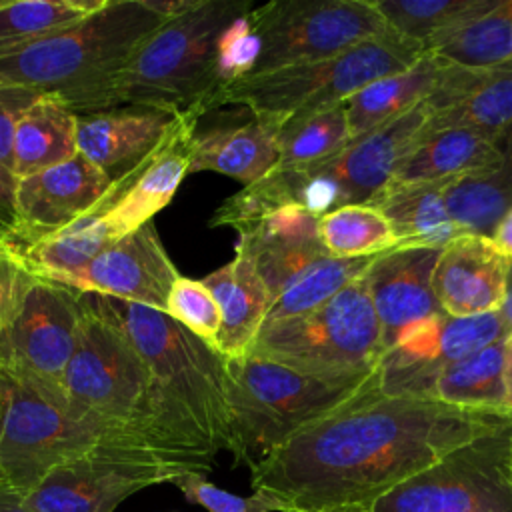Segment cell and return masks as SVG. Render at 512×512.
<instances>
[{
    "instance_id": "cell-1",
    "label": "cell",
    "mask_w": 512,
    "mask_h": 512,
    "mask_svg": "<svg viewBox=\"0 0 512 512\" xmlns=\"http://www.w3.org/2000/svg\"><path fill=\"white\" fill-rule=\"evenodd\" d=\"M510 420V412L388 396L376 382L250 464V486L276 512L368 510L460 444Z\"/></svg>"
},
{
    "instance_id": "cell-2",
    "label": "cell",
    "mask_w": 512,
    "mask_h": 512,
    "mask_svg": "<svg viewBox=\"0 0 512 512\" xmlns=\"http://www.w3.org/2000/svg\"><path fill=\"white\" fill-rule=\"evenodd\" d=\"M112 320L148 366L164 430L176 454L196 472L230 452V404L224 356L160 310L86 294Z\"/></svg>"
},
{
    "instance_id": "cell-3",
    "label": "cell",
    "mask_w": 512,
    "mask_h": 512,
    "mask_svg": "<svg viewBox=\"0 0 512 512\" xmlns=\"http://www.w3.org/2000/svg\"><path fill=\"white\" fill-rule=\"evenodd\" d=\"M254 8L250 0H188L160 24L102 86L92 112L120 106L172 114L214 110L224 88V50L230 30Z\"/></svg>"
},
{
    "instance_id": "cell-4",
    "label": "cell",
    "mask_w": 512,
    "mask_h": 512,
    "mask_svg": "<svg viewBox=\"0 0 512 512\" xmlns=\"http://www.w3.org/2000/svg\"><path fill=\"white\" fill-rule=\"evenodd\" d=\"M82 304L80 338L64 376L68 416L102 442L144 450L196 472L176 454L164 430L148 366L134 344L86 294Z\"/></svg>"
},
{
    "instance_id": "cell-5",
    "label": "cell",
    "mask_w": 512,
    "mask_h": 512,
    "mask_svg": "<svg viewBox=\"0 0 512 512\" xmlns=\"http://www.w3.org/2000/svg\"><path fill=\"white\" fill-rule=\"evenodd\" d=\"M176 8L178 2L104 0L80 22L2 54L0 84L52 94L74 114H88L102 86Z\"/></svg>"
},
{
    "instance_id": "cell-6",
    "label": "cell",
    "mask_w": 512,
    "mask_h": 512,
    "mask_svg": "<svg viewBox=\"0 0 512 512\" xmlns=\"http://www.w3.org/2000/svg\"><path fill=\"white\" fill-rule=\"evenodd\" d=\"M224 368L230 454L246 466L378 382V370L366 380H328L252 352L224 358Z\"/></svg>"
},
{
    "instance_id": "cell-7",
    "label": "cell",
    "mask_w": 512,
    "mask_h": 512,
    "mask_svg": "<svg viewBox=\"0 0 512 512\" xmlns=\"http://www.w3.org/2000/svg\"><path fill=\"white\" fill-rule=\"evenodd\" d=\"M424 54L420 42L386 30L326 60L236 78L218 92L214 108L244 106L276 132L294 116L346 102L370 82L410 68Z\"/></svg>"
},
{
    "instance_id": "cell-8",
    "label": "cell",
    "mask_w": 512,
    "mask_h": 512,
    "mask_svg": "<svg viewBox=\"0 0 512 512\" xmlns=\"http://www.w3.org/2000/svg\"><path fill=\"white\" fill-rule=\"evenodd\" d=\"M250 352L328 380L370 378L386 348L364 274L308 314L264 322Z\"/></svg>"
},
{
    "instance_id": "cell-9",
    "label": "cell",
    "mask_w": 512,
    "mask_h": 512,
    "mask_svg": "<svg viewBox=\"0 0 512 512\" xmlns=\"http://www.w3.org/2000/svg\"><path fill=\"white\" fill-rule=\"evenodd\" d=\"M386 30L374 0H272L246 16V76L326 60Z\"/></svg>"
},
{
    "instance_id": "cell-10",
    "label": "cell",
    "mask_w": 512,
    "mask_h": 512,
    "mask_svg": "<svg viewBox=\"0 0 512 512\" xmlns=\"http://www.w3.org/2000/svg\"><path fill=\"white\" fill-rule=\"evenodd\" d=\"M512 420L460 444L366 512H512Z\"/></svg>"
},
{
    "instance_id": "cell-11",
    "label": "cell",
    "mask_w": 512,
    "mask_h": 512,
    "mask_svg": "<svg viewBox=\"0 0 512 512\" xmlns=\"http://www.w3.org/2000/svg\"><path fill=\"white\" fill-rule=\"evenodd\" d=\"M100 442L62 406L0 368V476L20 494Z\"/></svg>"
},
{
    "instance_id": "cell-12",
    "label": "cell",
    "mask_w": 512,
    "mask_h": 512,
    "mask_svg": "<svg viewBox=\"0 0 512 512\" xmlns=\"http://www.w3.org/2000/svg\"><path fill=\"white\" fill-rule=\"evenodd\" d=\"M82 316V292L38 278L16 320L0 332V368L64 408V376Z\"/></svg>"
},
{
    "instance_id": "cell-13",
    "label": "cell",
    "mask_w": 512,
    "mask_h": 512,
    "mask_svg": "<svg viewBox=\"0 0 512 512\" xmlns=\"http://www.w3.org/2000/svg\"><path fill=\"white\" fill-rule=\"evenodd\" d=\"M192 470L156 454L100 442L54 468L26 498L32 512H114L142 488L178 482Z\"/></svg>"
},
{
    "instance_id": "cell-14",
    "label": "cell",
    "mask_w": 512,
    "mask_h": 512,
    "mask_svg": "<svg viewBox=\"0 0 512 512\" xmlns=\"http://www.w3.org/2000/svg\"><path fill=\"white\" fill-rule=\"evenodd\" d=\"M508 336L498 312L480 316L434 314L402 330L384 352L378 382L388 396L426 398L432 378L448 364Z\"/></svg>"
},
{
    "instance_id": "cell-15",
    "label": "cell",
    "mask_w": 512,
    "mask_h": 512,
    "mask_svg": "<svg viewBox=\"0 0 512 512\" xmlns=\"http://www.w3.org/2000/svg\"><path fill=\"white\" fill-rule=\"evenodd\" d=\"M124 182L108 178L82 154L16 184V224L4 232L16 248L52 236L88 214L110 208Z\"/></svg>"
},
{
    "instance_id": "cell-16",
    "label": "cell",
    "mask_w": 512,
    "mask_h": 512,
    "mask_svg": "<svg viewBox=\"0 0 512 512\" xmlns=\"http://www.w3.org/2000/svg\"><path fill=\"white\" fill-rule=\"evenodd\" d=\"M180 276L154 222H148L106 246L64 286L164 312L168 294Z\"/></svg>"
},
{
    "instance_id": "cell-17",
    "label": "cell",
    "mask_w": 512,
    "mask_h": 512,
    "mask_svg": "<svg viewBox=\"0 0 512 512\" xmlns=\"http://www.w3.org/2000/svg\"><path fill=\"white\" fill-rule=\"evenodd\" d=\"M200 116L202 112L196 108L176 114L152 154L120 178L124 182L122 192L110 208L102 210V218L116 240L152 222L172 202L182 180L190 174Z\"/></svg>"
},
{
    "instance_id": "cell-18",
    "label": "cell",
    "mask_w": 512,
    "mask_h": 512,
    "mask_svg": "<svg viewBox=\"0 0 512 512\" xmlns=\"http://www.w3.org/2000/svg\"><path fill=\"white\" fill-rule=\"evenodd\" d=\"M440 252L430 246H396L376 256L364 272L386 350L408 326L444 312L432 290Z\"/></svg>"
},
{
    "instance_id": "cell-19",
    "label": "cell",
    "mask_w": 512,
    "mask_h": 512,
    "mask_svg": "<svg viewBox=\"0 0 512 512\" xmlns=\"http://www.w3.org/2000/svg\"><path fill=\"white\" fill-rule=\"evenodd\" d=\"M426 106V128H468L498 138L512 124V60L490 68L448 62Z\"/></svg>"
},
{
    "instance_id": "cell-20",
    "label": "cell",
    "mask_w": 512,
    "mask_h": 512,
    "mask_svg": "<svg viewBox=\"0 0 512 512\" xmlns=\"http://www.w3.org/2000/svg\"><path fill=\"white\" fill-rule=\"evenodd\" d=\"M318 218L298 204H286L236 230V252L250 258L272 300L302 270L330 254L320 242Z\"/></svg>"
},
{
    "instance_id": "cell-21",
    "label": "cell",
    "mask_w": 512,
    "mask_h": 512,
    "mask_svg": "<svg viewBox=\"0 0 512 512\" xmlns=\"http://www.w3.org/2000/svg\"><path fill=\"white\" fill-rule=\"evenodd\" d=\"M508 260L488 236L462 234L438 256L432 290L450 316H480L498 312L504 300Z\"/></svg>"
},
{
    "instance_id": "cell-22",
    "label": "cell",
    "mask_w": 512,
    "mask_h": 512,
    "mask_svg": "<svg viewBox=\"0 0 512 512\" xmlns=\"http://www.w3.org/2000/svg\"><path fill=\"white\" fill-rule=\"evenodd\" d=\"M176 114L120 106L78 116V154L114 182L128 176L160 144Z\"/></svg>"
},
{
    "instance_id": "cell-23",
    "label": "cell",
    "mask_w": 512,
    "mask_h": 512,
    "mask_svg": "<svg viewBox=\"0 0 512 512\" xmlns=\"http://www.w3.org/2000/svg\"><path fill=\"white\" fill-rule=\"evenodd\" d=\"M220 306L222 324L214 348L224 358H238L252 350L272 306V294L250 258L236 256L202 278Z\"/></svg>"
},
{
    "instance_id": "cell-24",
    "label": "cell",
    "mask_w": 512,
    "mask_h": 512,
    "mask_svg": "<svg viewBox=\"0 0 512 512\" xmlns=\"http://www.w3.org/2000/svg\"><path fill=\"white\" fill-rule=\"evenodd\" d=\"M456 180H390L368 204L390 222L398 246L444 248L466 234L454 222L446 194Z\"/></svg>"
},
{
    "instance_id": "cell-25",
    "label": "cell",
    "mask_w": 512,
    "mask_h": 512,
    "mask_svg": "<svg viewBox=\"0 0 512 512\" xmlns=\"http://www.w3.org/2000/svg\"><path fill=\"white\" fill-rule=\"evenodd\" d=\"M276 166V132L254 116L244 124L212 128L194 138L190 174L218 172L250 186Z\"/></svg>"
},
{
    "instance_id": "cell-26",
    "label": "cell",
    "mask_w": 512,
    "mask_h": 512,
    "mask_svg": "<svg viewBox=\"0 0 512 512\" xmlns=\"http://www.w3.org/2000/svg\"><path fill=\"white\" fill-rule=\"evenodd\" d=\"M498 138L468 128H426L392 180H460L492 168Z\"/></svg>"
},
{
    "instance_id": "cell-27",
    "label": "cell",
    "mask_w": 512,
    "mask_h": 512,
    "mask_svg": "<svg viewBox=\"0 0 512 512\" xmlns=\"http://www.w3.org/2000/svg\"><path fill=\"white\" fill-rule=\"evenodd\" d=\"M448 62L424 54L406 70L382 76L344 102L352 140L380 128L424 102L442 80Z\"/></svg>"
},
{
    "instance_id": "cell-28",
    "label": "cell",
    "mask_w": 512,
    "mask_h": 512,
    "mask_svg": "<svg viewBox=\"0 0 512 512\" xmlns=\"http://www.w3.org/2000/svg\"><path fill=\"white\" fill-rule=\"evenodd\" d=\"M78 154V114L60 98L40 94L20 116L12 142L16 180L62 164Z\"/></svg>"
},
{
    "instance_id": "cell-29",
    "label": "cell",
    "mask_w": 512,
    "mask_h": 512,
    "mask_svg": "<svg viewBox=\"0 0 512 512\" xmlns=\"http://www.w3.org/2000/svg\"><path fill=\"white\" fill-rule=\"evenodd\" d=\"M498 162L478 174L456 180L446 194L454 222L466 234L490 236L496 222L512 208V124L498 136Z\"/></svg>"
},
{
    "instance_id": "cell-30",
    "label": "cell",
    "mask_w": 512,
    "mask_h": 512,
    "mask_svg": "<svg viewBox=\"0 0 512 512\" xmlns=\"http://www.w3.org/2000/svg\"><path fill=\"white\" fill-rule=\"evenodd\" d=\"M426 398L460 408L508 412L504 404V340L444 366L432 378Z\"/></svg>"
},
{
    "instance_id": "cell-31",
    "label": "cell",
    "mask_w": 512,
    "mask_h": 512,
    "mask_svg": "<svg viewBox=\"0 0 512 512\" xmlns=\"http://www.w3.org/2000/svg\"><path fill=\"white\" fill-rule=\"evenodd\" d=\"M428 54L464 68H490L512 60V0L466 20L424 44Z\"/></svg>"
},
{
    "instance_id": "cell-32",
    "label": "cell",
    "mask_w": 512,
    "mask_h": 512,
    "mask_svg": "<svg viewBox=\"0 0 512 512\" xmlns=\"http://www.w3.org/2000/svg\"><path fill=\"white\" fill-rule=\"evenodd\" d=\"M114 240L116 238L112 236L100 210L84 216L82 220L52 236H46L18 250L22 252L28 268L38 278L66 284Z\"/></svg>"
},
{
    "instance_id": "cell-33",
    "label": "cell",
    "mask_w": 512,
    "mask_h": 512,
    "mask_svg": "<svg viewBox=\"0 0 512 512\" xmlns=\"http://www.w3.org/2000/svg\"><path fill=\"white\" fill-rule=\"evenodd\" d=\"M352 140L344 102L294 116L276 130L280 170L318 164Z\"/></svg>"
},
{
    "instance_id": "cell-34",
    "label": "cell",
    "mask_w": 512,
    "mask_h": 512,
    "mask_svg": "<svg viewBox=\"0 0 512 512\" xmlns=\"http://www.w3.org/2000/svg\"><path fill=\"white\" fill-rule=\"evenodd\" d=\"M372 258H336L322 256L302 270L274 300L266 322L288 320L316 310L326 304L348 284L358 280L374 262Z\"/></svg>"
},
{
    "instance_id": "cell-35",
    "label": "cell",
    "mask_w": 512,
    "mask_h": 512,
    "mask_svg": "<svg viewBox=\"0 0 512 512\" xmlns=\"http://www.w3.org/2000/svg\"><path fill=\"white\" fill-rule=\"evenodd\" d=\"M318 236L336 258H372L398 246L388 218L372 204H346L322 214Z\"/></svg>"
},
{
    "instance_id": "cell-36",
    "label": "cell",
    "mask_w": 512,
    "mask_h": 512,
    "mask_svg": "<svg viewBox=\"0 0 512 512\" xmlns=\"http://www.w3.org/2000/svg\"><path fill=\"white\" fill-rule=\"evenodd\" d=\"M104 0H0V56L80 22Z\"/></svg>"
},
{
    "instance_id": "cell-37",
    "label": "cell",
    "mask_w": 512,
    "mask_h": 512,
    "mask_svg": "<svg viewBox=\"0 0 512 512\" xmlns=\"http://www.w3.org/2000/svg\"><path fill=\"white\" fill-rule=\"evenodd\" d=\"M500 0H374L386 26L422 46L476 16L496 8Z\"/></svg>"
},
{
    "instance_id": "cell-38",
    "label": "cell",
    "mask_w": 512,
    "mask_h": 512,
    "mask_svg": "<svg viewBox=\"0 0 512 512\" xmlns=\"http://www.w3.org/2000/svg\"><path fill=\"white\" fill-rule=\"evenodd\" d=\"M164 314L214 346L220 332L222 314L218 302L202 280L180 276L168 294Z\"/></svg>"
},
{
    "instance_id": "cell-39",
    "label": "cell",
    "mask_w": 512,
    "mask_h": 512,
    "mask_svg": "<svg viewBox=\"0 0 512 512\" xmlns=\"http://www.w3.org/2000/svg\"><path fill=\"white\" fill-rule=\"evenodd\" d=\"M36 282L38 276L28 268L22 252L0 230V332L16 320Z\"/></svg>"
},
{
    "instance_id": "cell-40",
    "label": "cell",
    "mask_w": 512,
    "mask_h": 512,
    "mask_svg": "<svg viewBox=\"0 0 512 512\" xmlns=\"http://www.w3.org/2000/svg\"><path fill=\"white\" fill-rule=\"evenodd\" d=\"M184 498L192 504L206 508L208 512H276L272 500L252 492L250 496H236L208 482L204 474L192 472L174 482Z\"/></svg>"
},
{
    "instance_id": "cell-41",
    "label": "cell",
    "mask_w": 512,
    "mask_h": 512,
    "mask_svg": "<svg viewBox=\"0 0 512 512\" xmlns=\"http://www.w3.org/2000/svg\"><path fill=\"white\" fill-rule=\"evenodd\" d=\"M44 92L0 84V166L12 170L14 130L22 112ZM14 174V172H12Z\"/></svg>"
},
{
    "instance_id": "cell-42",
    "label": "cell",
    "mask_w": 512,
    "mask_h": 512,
    "mask_svg": "<svg viewBox=\"0 0 512 512\" xmlns=\"http://www.w3.org/2000/svg\"><path fill=\"white\" fill-rule=\"evenodd\" d=\"M16 176L12 170L0 166V230L8 232L16 224Z\"/></svg>"
},
{
    "instance_id": "cell-43",
    "label": "cell",
    "mask_w": 512,
    "mask_h": 512,
    "mask_svg": "<svg viewBox=\"0 0 512 512\" xmlns=\"http://www.w3.org/2000/svg\"><path fill=\"white\" fill-rule=\"evenodd\" d=\"M488 238L506 260H512V208L502 214Z\"/></svg>"
},
{
    "instance_id": "cell-44",
    "label": "cell",
    "mask_w": 512,
    "mask_h": 512,
    "mask_svg": "<svg viewBox=\"0 0 512 512\" xmlns=\"http://www.w3.org/2000/svg\"><path fill=\"white\" fill-rule=\"evenodd\" d=\"M24 498V494H20L0 476V512H32L24 504Z\"/></svg>"
},
{
    "instance_id": "cell-45",
    "label": "cell",
    "mask_w": 512,
    "mask_h": 512,
    "mask_svg": "<svg viewBox=\"0 0 512 512\" xmlns=\"http://www.w3.org/2000/svg\"><path fill=\"white\" fill-rule=\"evenodd\" d=\"M502 324L508 334H512V260L506 264V286H504V300L498 310Z\"/></svg>"
},
{
    "instance_id": "cell-46",
    "label": "cell",
    "mask_w": 512,
    "mask_h": 512,
    "mask_svg": "<svg viewBox=\"0 0 512 512\" xmlns=\"http://www.w3.org/2000/svg\"><path fill=\"white\" fill-rule=\"evenodd\" d=\"M504 392L506 410L512 414V334L504 338Z\"/></svg>"
},
{
    "instance_id": "cell-47",
    "label": "cell",
    "mask_w": 512,
    "mask_h": 512,
    "mask_svg": "<svg viewBox=\"0 0 512 512\" xmlns=\"http://www.w3.org/2000/svg\"><path fill=\"white\" fill-rule=\"evenodd\" d=\"M328 512H366V510H328Z\"/></svg>"
},
{
    "instance_id": "cell-48",
    "label": "cell",
    "mask_w": 512,
    "mask_h": 512,
    "mask_svg": "<svg viewBox=\"0 0 512 512\" xmlns=\"http://www.w3.org/2000/svg\"><path fill=\"white\" fill-rule=\"evenodd\" d=\"M510 474H512V440H510Z\"/></svg>"
}]
</instances>
